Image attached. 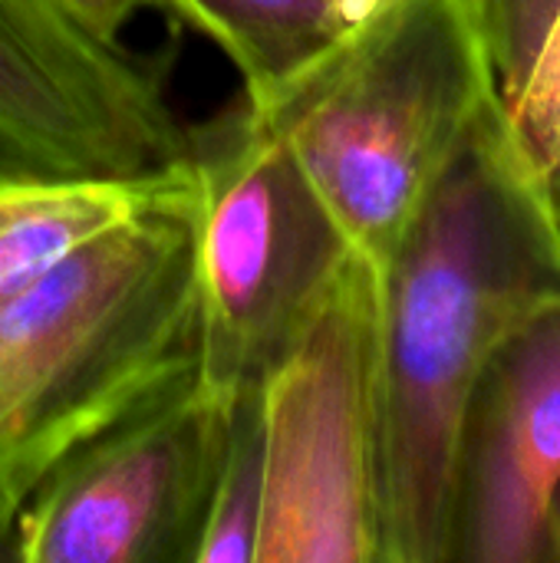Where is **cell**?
Returning a JSON list of instances; mask_svg holds the SVG:
<instances>
[{
    "instance_id": "6da1fadb",
    "label": "cell",
    "mask_w": 560,
    "mask_h": 563,
    "mask_svg": "<svg viewBox=\"0 0 560 563\" xmlns=\"http://www.w3.org/2000/svg\"><path fill=\"white\" fill-rule=\"evenodd\" d=\"M560 297V231L495 102L380 271V563H449L452 465L498 343Z\"/></svg>"
},
{
    "instance_id": "7a4b0ae2",
    "label": "cell",
    "mask_w": 560,
    "mask_h": 563,
    "mask_svg": "<svg viewBox=\"0 0 560 563\" xmlns=\"http://www.w3.org/2000/svg\"><path fill=\"white\" fill-rule=\"evenodd\" d=\"M198 188L119 224L0 307V554L83 442L198 373Z\"/></svg>"
},
{
    "instance_id": "3957f363",
    "label": "cell",
    "mask_w": 560,
    "mask_h": 563,
    "mask_svg": "<svg viewBox=\"0 0 560 563\" xmlns=\"http://www.w3.org/2000/svg\"><path fill=\"white\" fill-rule=\"evenodd\" d=\"M495 102L479 0H389L248 106L294 155L350 251L383 271Z\"/></svg>"
},
{
    "instance_id": "277c9868",
    "label": "cell",
    "mask_w": 560,
    "mask_h": 563,
    "mask_svg": "<svg viewBox=\"0 0 560 563\" xmlns=\"http://www.w3.org/2000/svg\"><path fill=\"white\" fill-rule=\"evenodd\" d=\"M380 271L347 254L261 383L254 563H380Z\"/></svg>"
},
{
    "instance_id": "5b68a950",
    "label": "cell",
    "mask_w": 560,
    "mask_h": 563,
    "mask_svg": "<svg viewBox=\"0 0 560 563\" xmlns=\"http://www.w3.org/2000/svg\"><path fill=\"white\" fill-rule=\"evenodd\" d=\"M198 376L234 399L261 386L350 254L284 142L238 96L195 122Z\"/></svg>"
},
{
    "instance_id": "8992f818",
    "label": "cell",
    "mask_w": 560,
    "mask_h": 563,
    "mask_svg": "<svg viewBox=\"0 0 560 563\" xmlns=\"http://www.w3.org/2000/svg\"><path fill=\"white\" fill-rule=\"evenodd\" d=\"M234 399L191 373L83 442L26 495L3 554L20 563H198Z\"/></svg>"
},
{
    "instance_id": "52a82bcc",
    "label": "cell",
    "mask_w": 560,
    "mask_h": 563,
    "mask_svg": "<svg viewBox=\"0 0 560 563\" xmlns=\"http://www.w3.org/2000/svg\"><path fill=\"white\" fill-rule=\"evenodd\" d=\"M191 155L158 56L89 33L59 0H0V181L149 178Z\"/></svg>"
},
{
    "instance_id": "ba28073f",
    "label": "cell",
    "mask_w": 560,
    "mask_h": 563,
    "mask_svg": "<svg viewBox=\"0 0 560 563\" xmlns=\"http://www.w3.org/2000/svg\"><path fill=\"white\" fill-rule=\"evenodd\" d=\"M560 485V297L531 310L479 373L452 465L449 563H545Z\"/></svg>"
},
{
    "instance_id": "9c48e42d",
    "label": "cell",
    "mask_w": 560,
    "mask_h": 563,
    "mask_svg": "<svg viewBox=\"0 0 560 563\" xmlns=\"http://www.w3.org/2000/svg\"><path fill=\"white\" fill-rule=\"evenodd\" d=\"M198 188L195 158L149 178L0 181V307L106 231Z\"/></svg>"
},
{
    "instance_id": "30bf717a",
    "label": "cell",
    "mask_w": 560,
    "mask_h": 563,
    "mask_svg": "<svg viewBox=\"0 0 560 563\" xmlns=\"http://www.w3.org/2000/svg\"><path fill=\"white\" fill-rule=\"evenodd\" d=\"M158 7L228 56L251 106L274 96L347 30L327 0H158Z\"/></svg>"
},
{
    "instance_id": "8fae6325",
    "label": "cell",
    "mask_w": 560,
    "mask_h": 563,
    "mask_svg": "<svg viewBox=\"0 0 560 563\" xmlns=\"http://www.w3.org/2000/svg\"><path fill=\"white\" fill-rule=\"evenodd\" d=\"M498 102L538 178L560 172V0H479Z\"/></svg>"
},
{
    "instance_id": "7c38bea8",
    "label": "cell",
    "mask_w": 560,
    "mask_h": 563,
    "mask_svg": "<svg viewBox=\"0 0 560 563\" xmlns=\"http://www.w3.org/2000/svg\"><path fill=\"white\" fill-rule=\"evenodd\" d=\"M264 501L261 386L238 393L198 563H254Z\"/></svg>"
},
{
    "instance_id": "4fadbf2b",
    "label": "cell",
    "mask_w": 560,
    "mask_h": 563,
    "mask_svg": "<svg viewBox=\"0 0 560 563\" xmlns=\"http://www.w3.org/2000/svg\"><path fill=\"white\" fill-rule=\"evenodd\" d=\"M89 33L102 36V40H125V26L145 13L155 10L162 13L158 0H59Z\"/></svg>"
},
{
    "instance_id": "5bb4252c",
    "label": "cell",
    "mask_w": 560,
    "mask_h": 563,
    "mask_svg": "<svg viewBox=\"0 0 560 563\" xmlns=\"http://www.w3.org/2000/svg\"><path fill=\"white\" fill-rule=\"evenodd\" d=\"M327 3H330V10L337 13V20H340L343 26H350V23L370 16L373 10H380V7L389 3V0H327Z\"/></svg>"
},
{
    "instance_id": "9a60e30c",
    "label": "cell",
    "mask_w": 560,
    "mask_h": 563,
    "mask_svg": "<svg viewBox=\"0 0 560 563\" xmlns=\"http://www.w3.org/2000/svg\"><path fill=\"white\" fill-rule=\"evenodd\" d=\"M545 563H560V485L548 511V528H545Z\"/></svg>"
}]
</instances>
